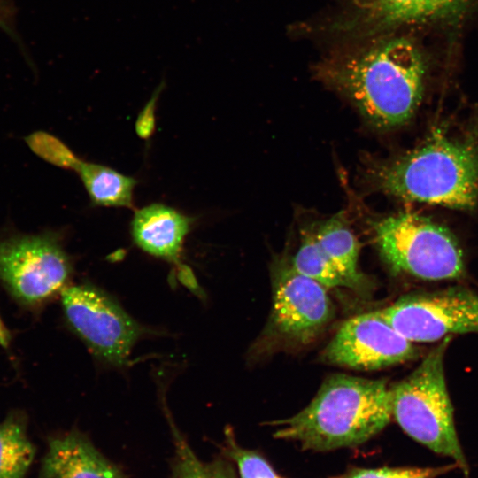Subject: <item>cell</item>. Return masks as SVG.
Here are the masks:
<instances>
[{
	"instance_id": "obj_1",
	"label": "cell",
	"mask_w": 478,
	"mask_h": 478,
	"mask_svg": "<svg viewBox=\"0 0 478 478\" xmlns=\"http://www.w3.org/2000/svg\"><path fill=\"white\" fill-rule=\"evenodd\" d=\"M317 76L348 97L370 125L389 129L406 123L418 108L425 65L412 42L394 38L330 58Z\"/></svg>"
},
{
	"instance_id": "obj_2",
	"label": "cell",
	"mask_w": 478,
	"mask_h": 478,
	"mask_svg": "<svg viewBox=\"0 0 478 478\" xmlns=\"http://www.w3.org/2000/svg\"><path fill=\"white\" fill-rule=\"evenodd\" d=\"M392 415L391 389L384 380L335 374L295 415L273 421L274 436L303 450L328 451L358 446L383 430Z\"/></svg>"
},
{
	"instance_id": "obj_3",
	"label": "cell",
	"mask_w": 478,
	"mask_h": 478,
	"mask_svg": "<svg viewBox=\"0 0 478 478\" xmlns=\"http://www.w3.org/2000/svg\"><path fill=\"white\" fill-rule=\"evenodd\" d=\"M372 184L397 197L471 209L478 198V143L435 134L418 148L370 169Z\"/></svg>"
},
{
	"instance_id": "obj_4",
	"label": "cell",
	"mask_w": 478,
	"mask_h": 478,
	"mask_svg": "<svg viewBox=\"0 0 478 478\" xmlns=\"http://www.w3.org/2000/svg\"><path fill=\"white\" fill-rule=\"evenodd\" d=\"M450 339L443 338L408 376L390 388L392 415L409 436L434 452L451 458L467 476L444 374Z\"/></svg>"
},
{
	"instance_id": "obj_5",
	"label": "cell",
	"mask_w": 478,
	"mask_h": 478,
	"mask_svg": "<svg viewBox=\"0 0 478 478\" xmlns=\"http://www.w3.org/2000/svg\"><path fill=\"white\" fill-rule=\"evenodd\" d=\"M373 226L380 254L392 270L426 281L465 275L462 250L446 227L409 212L384 217Z\"/></svg>"
},
{
	"instance_id": "obj_6",
	"label": "cell",
	"mask_w": 478,
	"mask_h": 478,
	"mask_svg": "<svg viewBox=\"0 0 478 478\" xmlns=\"http://www.w3.org/2000/svg\"><path fill=\"white\" fill-rule=\"evenodd\" d=\"M71 260L55 232L0 235V282L19 304L39 306L67 286Z\"/></svg>"
},
{
	"instance_id": "obj_7",
	"label": "cell",
	"mask_w": 478,
	"mask_h": 478,
	"mask_svg": "<svg viewBox=\"0 0 478 478\" xmlns=\"http://www.w3.org/2000/svg\"><path fill=\"white\" fill-rule=\"evenodd\" d=\"M66 320L100 359L114 366L127 363L132 348L146 333L112 297L89 284L66 286L60 293Z\"/></svg>"
},
{
	"instance_id": "obj_8",
	"label": "cell",
	"mask_w": 478,
	"mask_h": 478,
	"mask_svg": "<svg viewBox=\"0 0 478 478\" xmlns=\"http://www.w3.org/2000/svg\"><path fill=\"white\" fill-rule=\"evenodd\" d=\"M380 312L412 343L478 333V293L464 287L407 294Z\"/></svg>"
},
{
	"instance_id": "obj_9",
	"label": "cell",
	"mask_w": 478,
	"mask_h": 478,
	"mask_svg": "<svg viewBox=\"0 0 478 478\" xmlns=\"http://www.w3.org/2000/svg\"><path fill=\"white\" fill-rule=\"evenodd\" d=\"M334 315V305L325 287L299 274L288 259L274 264L268 337L287 345L309 344Z\"/></svg>"
},
{
	"instance_id": "obj_10",
	"label": "cell",
	"mask_w": 478,
	"mask_h": 478,
	"mask_svg": "<svg viewBox=\"0 0 478 478\" xmlns=\"http://www.w3.org/2000/svg\"><path fill=\"white\" fill-rule=\"evenodd\" d=\"M419 354L414 343L397 332L378 310L343 322L321 358L329 365L370 371L415 359Z\"/></svg>"
},
{
	"instance_id": "obj_11",
	"label": "cell",
	"mask_w": 478,
	"mask_h": 478,
	"mask_svg": "<svg viewBox=\"0 0 478 478\" xmlns=\"http://www.w3.org/2000/svg\"><path fill=\"white\" fill-rule=\"evenodd\" d=\"M469 0H368L340 28L374 35L402 25L443 19L457 14Z\"/></svg>"
},
{
	"instance_id": "obj_12",
	"label": "cell",
	"mask_w": 478,
	"mask_h": 478,
	"mask_svg": "<svg viewBox=\"0 0 478 478\" xmlns=\"http://www.w3.org/2000/svg\"><path fill=\"white\" fill-rule=\"evenodd\" d=\"M39 478H127L81 432L73 429L49 439Z\"/></svg>"
},
{
	"instance_id": "obj_13",
	"label": "cell",
	"mask_w": 478,
	"mask_h": 478,
	"mask_svg": "<svg viewBox=\"0 0 478 478\" xmlns=\"http://www.w3.org/2000/svg\"><path fill=\"white\" fill-rule=\"evenodd\" d=\"M191 222V219L167 205L152 204L135 213L131 234L143 251L174 263L183 272L187 270L180 262V255Z\"/></svg>"
},
{
	"instance_id": "obj_14",
	"label": "cell",
	"mask_w": 478,
	"mask_h": 478,
	"mask_svg": "<svg viewBox=\"0 0 478 478\" xmlns=\"http://www.w3.org/2000/svg\"><path fill=\"white\" fill-rule=\"evenodd\" d=\"M320 248L354 290H366L370 281L358 270L360 246L343 212L335 214L315 229ZM367 291V290H366Z\"/></svg>"
},
{
	"instance_id": "obj_15",
	"label": "cell",
	"mask_w": 478,
	"mask_h": 478,
	"mask_svg": "<svg viewBox=\"0 0 478 478\" xmlns=\"http://www.w3.org/2000/svg\"><path fill=\"white\" fill-rule=\"evenodd\" d=\"M96 205L133 207L136 181L108 166L81 161L75 170Z\"/></svg>"
},
{
	"instance_id": "obj_16",
	"label": "cell",
	"mask_w": 478,
	"mask_h": 478,
	"mask_svg": "<svg viewBox=\"0 0 478 478\" xmlns=\"http://www.w3.org/2000/svg\"><path fill=\"white\" fill-rule=\"evenodd\" d=\"M34 457L25 416L11 412L0 422V478H25Z\"/></svg>"
},
{
	"instance_id": "obj_17",
	"label": "cell",
	"mask_w": 478,
	"mask_h": 478,
	"mask_svg": "<svg viewBox=\"0 0 478 478\" xmlns=\"http://www.w3.org/2000/svg\"><path fill=\"white\" fill-rule=\"evenodd\" d=\"M173 443L170 478H238L227 458L203 460L180 432L170 415H166Z\"/></svg>"
},
{
	"instance_id": "obj_18",
	"label": "cell",
	"mask_w": 478,
	"mask_h": 478,
	"mask_svg": "<svg viewBox=\"0 0 478 478\" xmlns=\"http://www.w3.org/2000/svg\"><path fill=\"white\" fill-rule=\"evenodd\" d=\"M290 263L299 274L312 279L326 289H351L347 280L320 248L313 229H307L303 233L301 244Z\"/></svg>"
},
{
	"instance_id": "obj_19",
	"label": "cell",
	"mask_w": 478,
	"mask_h": 478,
	"mask_svg": "<svg viewBox=\"0 0 478 478\" xmlns=\"http://www.w3.org/2000/svg\"><path fill=\"white\" fill-rule=\"evenodd\" d=\"M225 432L223 452L226 458L235 463L238 478H285L275 471L262 454L239 445L231 428Z\"/></svg>"
},
{
	"instance_id": "obj_20",
	"label": "cell",
	"mask_w": 478,
	"mask_h": 478,
	"mask_svg": "<svg viewBox=\"0 0 478 478\" xmlns=\"http://www.w3.org/2000/svg\"><path fill=\"white\" fill-rule=\"evenodd\" d=\"M25 141L34 153L54 166L76 170L81 161L62 141L49 133L34 132Z\"/></svg>"
},
{
	"instance_id": "obj_21",
	"label": "cell",
	"mask_w": 478,
	"mask_h": 478,
	"mask_svg": "<svg viewBox=\"0 0 478 478\" xmlns=\"http://www.w3.org/2000/svg\"><path fill=\"white\" fill-rule=\"evenodd\" d=\"M454 467V465L438 467H351L343 474L328 478H436Z\"/></svg>"
},
{
	"instance_id": "obj_22",
	"label": "cell",
	"mask_w": 478,
	"mask_h": 478,
	"mask_svg": "<svg viewBox=\"0 0 478 478\" xmlns=\"http://www.w3.org/2000/svg\"><path fill=\"white\" fill-rule=\"evenodd\" d=\"M164 88L162 82L154 91L152 96L140 112L135 121V131L139 137L148 139L155 129V109L158 96Z\"/></svg>"
},
{
	"instance_id": "obj_23",
	"label": "cell",
	"mask_w": 478,
	"mask_h": 478,
	"mask_svg": "<svg viewBox=\"0 0 478 478\" xmlns=\"http://www.w3.org/2000/svg\"><path fill=\"white\" fill-rule=\"evenodd\" d=\"M12 341V334L0 316V346L7 349Z\"/></svg>"
}]
</instances>
